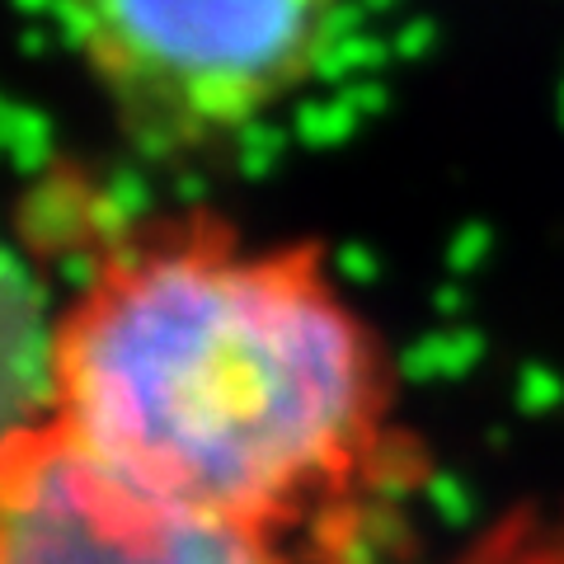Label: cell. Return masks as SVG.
Wrapping results in <instances>:
<instances>
[{
  "mask_svg": "<svg viewBox=\"0 0 564 564\" xmlns=\"http://www.w3.org/2000/svg\"><path fill=\"white\" fill-rule=\"evenodd\" d=\"M462 564H564V527H545L532 518L499 527V532Z\"/></svg>",
  "mask_w": 564,
  "mask_h": 564,
  "instance_id": "obj_4",
  "label": "cell"
},
{
  "mask_svg": "<svg viewBox=\"0 0 564 564\" xmlns=\"http://www.w3.org/2000/svg\"><path fill=\"white\" fill-rule=\"evenodd\" d=\"M0 564H311L122 489L43 414L0 429Z\"/></svg>",
  "mask_w": 564,
  "mask_h": 564,
  "instance_id": "obj_3",
  "label": "cell"
},
{
  "mask_svg": "<svg viewBox=\"0 0 564 564\" xmlns=\"http://www.w3.org/2000/svg\"><path fill=\"white\" fill-rule=\"evenodd\" d=\"M122 489L352 564L414 475L400 372L315 240L188 207L99 245L52 315L43 410Z\"/></svg>",
  "mask_w": 564,
  "mask_h": 564,
  "instance_id": "obj_1",
  "label": "cell"
},
{
  "mask_svg": "<svg viewBox=\"0 0 564 564\" xmlns=\"http://www.w3.org/2000/svg\"><path fill=\"white\" fill-rule=\"evenodd\" d=\"M57 14L122 141L198 165L321 76L348 0H57Z\"/></svg>",
  "mask_w": 564,
  "mask_h": 564,
  "instance_id": "obj_2",
  "label": "cell"
}]
</instances>
